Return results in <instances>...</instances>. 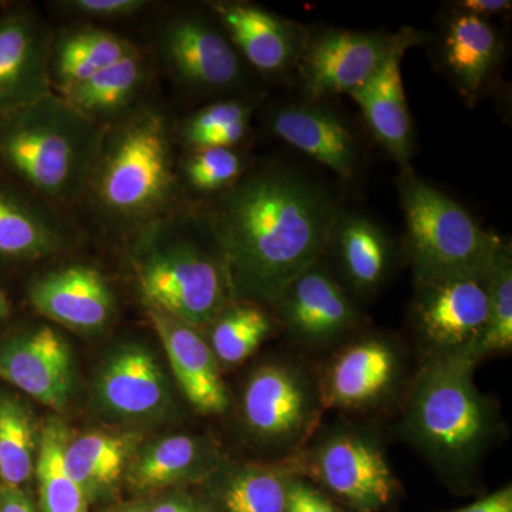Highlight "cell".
<instances>
[{
  "mask_svg": "<svg viewBox=\"0 0 512 512\" xmlns=\"http://www.w3.org/2000/svg\"><path fill=\"white\" fill-rule=\"evenodd\" d=\"M339 217L328 192L288 168L242 175L208 217L234 301L274 306L320 262Z\"/></svg>",
  "mask_w": 512,
  "mask_h": 512,
  "instance_id": "1",
  "label": "cell"
},
{
  "mask_svg": "<svg viewBox=\"0 0 512 512\" xmlns=\"http://www.w3.org/2000/svg\"><path fill=\"white\" fill-rule=\"evenodd\" d=\"M171 131L165 111L151 103L103 128L83 198L104 221L136 231L174 211Z\"/></svg>",
  "mask_w": 512,
  "mask_h": 512,
  "instance_id": "2",
  "label": "cell"
},
{
  "mask_svg": "<svg viewBox=\"0 0 512 512\" xmlns=\"http://www.w3.org/2000/svg\"><path fill=\"white\" fill-rule=\"evenodd\" d=\"M136 232L134 266L147 305L198 328L234 302L210 220L171 211Z\"/></svg>",
  "mask_w": 512,
  "mask_h": 512,
  "instance_id": "3",
  "label": "cell"
},
{
  "mask_svg": "<svg viewBox=\"0 0 512 512\" xmlns=\"http://www.w3.org/2000/svg\"><path fill=\"white\" fill-rule=\"evenodd\" d=\"M468 356L427 357L410 387L402 430L440 473L466 478L494 443L497 416Z\"/></svg>",
  "mask_w": 512,
  "mask_h": 512,
  "instance_id": "4",
  "label": "cell"
},
{
  "mask_svg": "<svg viewBox=\"0 0 512 512\" xmlns=\"http://www.w3.org/2000/svg\"><path fill=\"white\" fill-rule=\"evenodd\" d=\"M103 128L57 96L0 116V164L49 205L83 200Z\"/></svg>",
  "mask_w": 512,
  "mask_h": 512,
  "instance_id": "5",
  "label": "cell"
},
{
  "mask_svg": "<svg viewBox=\"0 0 512 512\" xmlns=\"http://www.w3.org/2000/svg\"><path fill=\"white\" fill-rule=\"evenodd\" d=\"M414 282L487 271L504 244L453 198L404 168L399 180Z\"/></svg>",
  "mask_w": 512,
  "mask_h": 512,
  "instance_id": "6",
  "label": "cell"
},
{
  "mask_svg": "<svg viewBox=\"0 0 512 512\" xmlns=\"http://www.w3.org/2000/svg\"><path fill=\"white\" fill-rule=\"evenodd\" d=\"M288 466L296 476L311 478L357 512L383 511L399 493L382 444L359 427L329 430Z\"/></svg>",
  "mask_w": 512,
  "mask_h": 512,
  "instance_id": "7",
  "label": "cell"
},
{
  "mask_svg": "<svg viewBox=\"0 0 512 512\" xmlns=\"http://www.w3.org/2000/svg\"><path fill=\"white\" fill-rule=\"evenodd\" d=\"M490 269L417 282L410 315L427 357L474 359L487 326Z\"/></svg>",
  "mask_w": 512,
  "mask_h": 512,
  "instance_id": "8",
  "label": "cell"
},
{
  "mask_svg": "<svg viewBox=\"0 0 512 512\" xmlns=\"http://www.w3.org/2000/svg\"><path fill=\"white\" fill-rule=\"evenodd\" d=\"M322 409L319 383L289 360L259 366L242 394V417L249 431L288 454L311 436Z\"/></svg>",
  "mask_w": 512,
  "mask_h": 512,
  "instance_id": "9",
  "label": "cell"
},
{
  "mask_svg": "<svg viewBox=\"0 0 512 512\" xmlns=\"http://www.w3.org/2000/svg\"><path fill=\"white\" fill-rule=\"evenodd\" d=\"M157 55L181 86L224 93L241 83V57L217 19L204 13L171 16L157 33Z\"/></svg>",
  "mask_w": 512,
  "mask_h": 512,
  "instance_id": "10",
  "label": "cell"
},
{
  "mask_svg": "<svg viewBox=\"0 0 512 512\" xmlns=\"http://www.w3.org/2000/svg\"><path fill=\"white\" fill-rule=\"evenodd\" d=\"M397 35L328 29L306 37L299 57L303 92L312 103L352 94L382 66Z\"/></svg>",
  "mask_w": 512,
  "mask_h": 512,
  "instance_id": "11",
  "label": "cell"
},
{
  "mask_svg": "<svg viewBox=\"0 0 512 512\" xmlns=\"http://www.w3.org/2000/svg\"><path fill=\"white\" fill-rule=\"evenodd\" d=\"M400 375L402 356L390 340L367 336L350 343L320 380L323 409H370L393 392Z\"/></svg>",
  "mask_w": 512,
  "mask_h": 512,
  "instance_id": "12",
  "label": "cell"
},
{
  "mask_svg": "<svg viewBox=\"0 0 512 512\" xmlns=\"http://www.w3.org/2000/svg\"><path fill=\"white\" fill-rule=\"evenodd\" d=\"M274 308L289 335L309 346L338 342L360 319L355 303L320 262L299 275Z\"/></svg>",
  "mask_w": 512,
  "mask_h": 512,
  "instance_id": "13",
  "label": "cell"
},
{
  "mask_svg": "<svg viewBox=\"0 0 512 512\" xmlns=\"http://www.w3.org/2000/svg\"><path fill=\"white\" fill-rule=\"evenodd\" d=\"M72 365L69 345L49 326L0 345V379L52 409L69 402Z\"/></svg>",
  "mask_w": 512,
  "mask_h": 512,
  "instance_id": "14",
  "label": "cell"
},
{
  "mask_svg": "<svg viewBox=\"0 0 512 512\" xmlns=\"http://www.w3.org/2000/svg\"><path fill=\"white\" fill-rule=\"evenodd\" d=\"M49 39L28 10L0 16V116L53 93Z\"/></svg>",
  "mask_w": 512,
  "mask_h": 512,
  "instance_id": "15",
  "label": "cell"
},
{
  "mask_svg": "<svg viewBox=\"0 0 512 512\" xmlns=\"http://www.w3.org/2000/svg\"><path fill=\"white\" fill-rule=\"evenodd\" d=\"M421 40L419 33L406 29L397 33L396 43L375 74L350 97L365 116L367 126L390 156L409 168L413 150V126L404 93L402 62L409 47Z\"/></svg>",
  "mask_w": 512,
  "mask_h": 512,
  "instance_id": "16",
  "label": "cell"
},
{
  "mask_svg": "<svg viewBox=\"0 0 512 512\" xmlns=\"http://www.w3.org/2000/svg\"><path fill=\"white\" fill-rule=\"evenodd\" d=\"M210 9L239 55L258 72L281 74L299 62L306 36L291 20L245 2H215Z\"/></svg>",
  "mask_w": 512,
  "mask_h": 512,
  "instance_id": "17",
  "label": "cell"
},
{
  "mask_svg": "<svg viewBox=\"0 0 512 512\" xmlns=\"http://www.w3.org/2000/svg\"><path fill=\"white\" fill-rule=\"evenodd\" d=\"M147 312L188 402L204 414L224 413L228 409L227 387L207 340L194 326L160 309L147 305Z\"/></svg>",
  "mask_w": 512,
  "mask_h": 512,
  "instance_id": "18",
  "label": "cell"
},
{
  "mask_svg": "<svg viewBox=\"0 0 512 512\" xmlns=\"http://www.w3.org/2000/svg\"><path fill=\"white\" fill-rule=\"evenodd\" d=\"M33 308L73 329L92 330L113 315V293L106 279L90 266L69 265L37 278L29 288Z\"/></svg>",
  "mask_w": 512,
  "mask_h": 512,
  "instance_id": "19",
  "label": "cell"
},
{
  "mask_svg": "<svg viewBox=\"0 0 512 512\" xmlns=\"http://www.w3.org/2000/svg\"><path fill=\"white\" fill-rule=\"evenodd\" d=\"M271 128L276 137L325 165L343 180L355 174V137L329 107L312 101L284 107L275 111Z\"/></svg>",
  "mask_w": 512,
  "mask_h": 512,
  "instance_id": "20",
  "label": "cell"
},
{
  "mask_svg": "<svg viewBox=\"0 0 512 512\" xmlns=\"http://www.w3.org/2000/svg\"><path fill=\"white\" fill-rule=\"evenodd\" d=\"M151 79L146 56L136 50L94 74L90 79L57 94L94 126L106 128L143 104Z\"/></svg>",
  "mask_w": 512,
  "mask_h": 512,
  "instance_id": "21",
  "label": "cell"
},
{
  "mask_svg": "<svg viewBox=\"0 0 512 512\" xmlns=\"http://www.w3.org/2000/svg\"><path fill=\"white\" fill-rule=\"evenodd\" d=\"M127 39L93 25L63 29L49 40V74L53 93L84 82L136 52Z\"/></svg>",
  "mask_w": 512,
  "mask_h": 512,
  "instance_id": "22",
  "label": "cell"
},
{
  "mask_svg": "<svg viewBox=\"0 0 512 512\" xmlns=\"http://www.w3.org/2000/svg\"><path fill=\"white\" fill-rule=\"evenodd\" d=\"M104 406L121 416L157 412L167 399V384L156 359L141 346H127L111 357L100 376Z\"/></svg>",
  "mask_w": 512,
  "mask_h": 512,
  "instance_id": "23",
  "label": "cell"
},
{
  "mask_svg": "<svg viewBox=\"0 0 512 512\" xmlns=\"http://www.w3.org/2000/svg\"><path fill=\"white\" fill-rule=\"evenodd\" d=\"M63 224L50 205L0 183V259L28 261L53 254L64 242Z\"/></svg>",
  "mask_w": 512,
  "mask_h": 512,
  "instance_id": "24",
  "label": "cell"
},
{
  "mask_svg": "<svg viewBox=\"0 0 512 512\" xmlns=\"http://www.w3.org/2000/svg\"><path fill=\"white\" fill-rule=\"evenodd\" d=\"M501 40L490 20L457 13L448 22L443 59L461 92L474 97L500 63Z\"/></svg>",
  "mask_w": 512,
  "mask_h": 512,
  "instance_id": "25",
  "label": "cell"
},
{
  "mask_svg": "<svg viewBox=\"0 0 512 512\" xmlns=\"http://www.w3.org/2000/svg\"><path fill=\"white\" fill-rule=\"evenodd\" d=\"M329 247L335 248L343 275L357 292H372L389 274L392 244L379 225L363 215L340 214Z\"/></svg>",
  "mask_w": 512,
  "mask_h": 512,
  "instance_id": "26",
  "label": "cell"
},
{
  "mask_svg": "<svg viewBox=\"0 0 512 512\" xmlns=\"http://www.w3.org/2000/svg\"><path fill=\"white\" fill-rule=\"evenodd\" d=\"M217 468V454L197 437L177 434L150 444L134 460L128 478L138 491H154L208 476Z\"/></svg>",
  "mask_w": 512,
  "mask_h": 512,
  "instance_id": "27",
  "label": "cell"
},
{
  "mask_svg": "<svg viewBox=\"0 0 512 512\" xmlns=\"http://www.w3.org/2000/svg\"><path fill=\"white\" fill-rule=\"evenodd\" d=\"M293 476L288 464L229 468L212 481L207 507L211 512H285Z\"/></svg>",
  "mask_w": 512,
  "mask_h": 512,
  "instance_id": "28",
  "label": "cell"
},
{
  "mask_svg": "<svg viewBox=\"0 0 512 512\" xmlns=\"http://www.w3.org/2000/svg\"><path fill=\"white\" fill-rule=\"evenodd\" d=\"M130 446L120 437L89 433L69 440L64 451L67 473L92 501L117 483L126 467Z\"/></svg>",
  "mask_w": 512,
  "mask_h": 512,
  "instance_id": "29",
  "label": "cell"
},
{
  "mask_svg": "<svg viewBox=\"0 0 512 512\" xmlns=\"http://www.w3.org/2000/svg\"><path fill=\"white\" fill-rule=\"evenodd\" d=\"M69 440L62 423L50 421L43 427L35 467L39 483L37 512H89V497L69 476L64 464Z\"/></svg>",
  "mask_w": 512,
  "mask_h": 512,
  "instance_id": "30",
  "label": "cell"
},
{
  "mask_svg": "<svg viewBox=\"0 0 512 512\" xmlns=\"http://www.w3.org/2000/svg\"><path fill=\"white\" fill-rule=\"evenodd\" d=\"M208 345L218 365L245 362L268 339L274 320L254 303L229 305L212 322Z\"/></svg>",
  "mask_w": 512,
  "mask_h": 512,
  "instance_id": "31",
  "label": "cell"
},
{
  "mask_svg": "<svg viewBox=\"0 0 512 512\" xmlns=\"http://www.w3.org/2000/svg\"><path fill=\"white\" fill-rule=\"evenodd\" d=\"M35 424L22 400L0 397V478L3 485L20 487L35 470Z\"/></svg>",
  "mask_w": 512,
  "mask_h": 512,
  "instance_id": "32",
  "label": "cell"
},
{
  "mask_svg": "<svg viewBox=\"0 0 512 512\" xmlns=\"http://www.w3.org/2000/svg\"><path fill=\"white\" fill-rule=\"evenodd\" d=\"M252 106L241 100H224L198 110L184 121L181 140L192 151L235 148L247 137Z\"/></svg>",
  "mask_w": 512,
  "mask_h": 512,
  "instance_id": "33",
  "label": "cell"
},
{
  "mask_svg": "<svg viewBox=\"0 0 512 512\" xmlns=\"http://www.w3.org/2000/svg\"><path fill=\"white\" fill-rule=\"evenodd\" d=\"M512 348V255L501 245L488 275V320L474 359L510 352Z\"/></svg>",
  "mask_w": 512,
  "mask_h": 512,
  "instance_id": "34",
  "label": "cell"
},
{
  "mask_svg": "<svg viewBox=\"0 0 512 512\" xmlns=\"http://www.w3.org/2000/svg\"><path fill=\"white\" fill-rule=\"evenodd\" d=\"M244 160L235 148H202L192 151L184 163V178L202 194L224 192L244 175Z\"/></svg>",
  "mask_w": 512,
  "mask_h": 512,
  "instance_id": "35",
  "label": "cell"
},
{
  "mask_svg": "<svg viewBox=\"0 0 512 512\" xmlns=\"http://www.w3.org/2000/svg\"><path fill=\"white\" fill-rule=\"evenodd\" d=\"M150 6L147 0H66L59 8L80 18L117 20L143 12Z\"/></svg>",
  "mask_w": 512,
  "mask_h": 512,
  "instance_id": "36",
  "label": "cell"
},
{
  "mask_svg": "<svg viewBox=\"0 0 512 512\" xmlns=\"http://www.w3.org/2000/svg\"><path fill=\"white\" fill-rule=\"evenodd\" d=\"M285 512H339L335 504L306 478L293 476L286 494Z\"/></svg>",
  "mask_w": 512,
  "mask_h": 512,
  "instance_id": "37",
  "label": "cell"
},
{
  "mask_svg": "<svg viewBox=\"0 0 512 512\" xmlns=\"http://www.w3.org/2000/svg\"><path fill=\"white\" fill-rule=\"evenodd\" d=\"M460 12L488 20L491 16L504 15L512 9L510 0H463L457 3Z\"/></svg>",
  "mask_w": 512,
  "mask_h": 512,
  "instance_id": "38",
  "label": "cell"
},
{
  "mask_svg": "<svg viewBox=\"0 0 512 512\" xmlns=\"http://www.w3.org/2000/svg\"><path fill=\"white\" fill-rule=\"evenodd\" d=\"M451 512H512V488L504 487L477 503Z\"/></svg>",
  "mask_w": 512,
  "mask_h": 512,
  "instance_id": "39",
  "label": "cell"
},
{
  "mask_svg": "<svg viewBox=\"0 0 512 512\" xmlns=\"http://www.w3.org/2000/svg\"><path fill=\"white\" fill-rule=\"evenodd\" d=\"M0 512H37L29 495L20 487H0Z\"/></svg>",
  "mask_w": 512,
  "mask_h": 512,
  "instance_id": "40",
  "label": "cell"
},
{
  "mask_svg": "<svg viewBox=\"0 0 512 512\" xmlns=\"http://www.w3.org/2000/svg\"><path fill=\"white\" fill-rule=\"evenodd\" d=\"M150 512H211L207 504L194 500L184 494L165 497L160 503L150 507Z\"/></svg>",
  "mask_w": 512,
  "mask_h": 512,
  "instance_id": "41",
  "label": "cell"
},
{
  "mask_svg": "<svg viewBox=\"0 0 512 512\" xmlns=\"http://www.w3.org/2000/svg\"><path fill=\"white\" fill-rule=\"evenodd\" d=\"M10 305L5 292L0 289V319L6 318L9 315Z\"/></svg>",
  "mask_w": 512,
  "mask_h": 512,
  "instance_id": "42",
  "label": "cell"
},
{
  "mask_svg": "<svg viewBox=\"0 0 512 512\" xmlns=\"http://www.w3.org/2000/svg\"><path fill=\"white\" fill-rule=\"evenodd\" d=\"M114 512H150V507L146 504L131 505V507L121 508Z\"/></svg>",
  "mask_w": 512,
  "mask_h": 512,
  "instance_id": "43",
  "label": "cell"
}]
</instances>
